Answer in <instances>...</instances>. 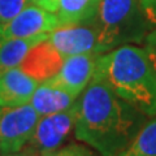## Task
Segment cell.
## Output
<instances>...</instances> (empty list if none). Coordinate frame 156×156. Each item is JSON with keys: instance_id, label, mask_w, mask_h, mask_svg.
<instances>
[{"instance_id": "1", "label": "cell", "mask_w": 156, "mask_h": 156, "mask_svg": "<svg viewBox=\"0 0 156 156\" xmlns=\"http://www.w3.org/2000/svg\"><path fill=\"white\" fill-rule=\"evenodd\" d=\"M147 117L101 81L92 80L78 100L74 135L100 156H119Z\"/></svg>"}, {"instance_id": "2", "label": "cell", "mask_w": 156, "mask_h": 156, "mask_svg": "<svg viewBox=\"0 0 156 156\" xmlns=\"http://www.w3.org/2000/svg\"><path fill=\"white\" fill-rule=\"evenodd\" d=\"M92 80L146 116H156V70L143 47L128 44L99 55Z\"/></svg>"}, {"instance_id": "3", "label": "cell", "mask_w": 156, "mask_h": 156, "mask_svg": "<svg viewBox=\"0 0 156 156\" xmlns=\"http://www.w3.org/2000/svg\"><path fill=\"white\" fill-rule=\"evenodd\" d=\"M98 33V55L128 44H143L152 30L139 0H100L92 18Z\"/></svg>"}, {"instance_id": "4", "label": "cell", "mask_w": 156, "mask_h": 156, "mask_svg": "<svg viewBox=\"0 0 156 156\" xmlns=\"http://www.w3.org/2000/svg\"><path fill=\"white\" fill-rule=\"evenodd\" d=\"M41 116L27 103L16 107H0V152H17L29 143Z\"/></svg>"}, {"instance_id": "5", "label": "cell", "mask_w": 156, "mask_h": 156, "mask_svg": "<svg viewBox=\"0 0 156 156\" xmlns=\"http://www.w3.org/2000/svg\"><path fill=\"white\" fill-rule=\"evenodd\" d=\"M77 115L78 100L65 111L42 116L27 144L41 156H46L58 150L74 130Z\"/></svg>"}, {"instance_id": "6", "label": "cell", "mask_w": 156, "mask_h": 156, "mask_svg": "<svg viewBox=\"0 0 156 156\" xmlns=\"http://www.w3.org/2000/svg\"><path fill=\"white\" fill-rule=\"evenodd\" d=\"M60 26L61 23L56 13L31 3L9 22L0 25V41L50 34Z\"/></svg>"}, {"instance_id": "7", "label": "cell", "mask_w": 156, "mask_h": 156, "mask_svg": "<svg viewBox=\"0 0 156 156\" xmlns=\"http://www.w3.org/2000/svg\"><path fill=\"white\" fill-rule=\"evenodd\" d=\"M48 42L64 58L82 53H98V33L92 20L74 25H61L50 33Z\"/></svg>"}, {"instance_id": "8", "label": "cell", "mask_w": 156, "mask_h": 156, "mask_svg": "<svg viewBox=\"0 0 156 156\" xmlns=\"http://www.w3.org/2000/svg\"><path fill=\"white\" fill-rule=\"evenodd\" d=\"M98 56V53H82L66 57L60 70L47 82L74 96H80L92 81Z\"/></svg>"}, {"instance_id": "9", "label": "cell", "mask_w": 156, "mask_h": 156, "mask_svg": "<svg viewBox=\"0 0 156 156\" xmlns=\"http://www.w3.org/2000/svg\"><path fill=\"white\" fill-rule=\"evenodd\" d=\"M64 60L65 58L47 39L27 53L20 64V69L41 83L55 76L60 70Z\"/></svg>"}, {"instance_id": "10", "label": "cell", "mask_w": 156, "mask_h": 156, "mask_svg": "<svg viewBox=\"0 0 156 156\" xmlns=\"http://www.w3.org/2000/svg\"><path fill=\"white\" fill-rule=\"evenodd\" d=\"M39 82L18 68L4 70L0 76V107H16L30 103Z\"/></svg>"}, {"instance_id": "11", "label": "cell", "mask_w": 156, "mask_h": 156, "mask_svg": "<svg viewBox=\"0 0 156 156\" xmlns=\"http://www.w3.org/2000/svg\"><path fill=\"white\" fill-rule=\"evenodd\" d=\"M77 98L78 96L44 81L41 82L34 91L30 104L42 117L68 109L77 101Z\"/></svg>"}, {"instance_id": "12", "label": "cell", "mask_w": 156, "mask_h": 156, "mask_svg": "<svg viewBox=\"0 0 156 156\" xmlns=\"http://www.w3.org/2000/svg\"><path fill=\"white\" fill-rule=\"evenodd\" d=\"M48 35L50 34H39L29 38H12L0 41V66L3 72L17 68L34 47L47 41Z\"/></svg>"}, {"instance_id": "13", "label": "cell", "mask_w": 156, "mask_h": 156, "mask_svg": "<svg viewBox=\"0 0 156 156\" xmlns=\"http://www.w3.org/2000/svg\"><path fill=\"white\" fill-rule=\"evenodd\" d=\"M100 0H58L57 17L61 25L89 22L95 17Z\"/></svg>"}, {"instance_id": "14", "label": "cell", "mask_w": 156, "mask_h": 156, "mask_svg": "<svg viewBox=\"0 0 156 156\" xmlns=\"http://www.w3.org/2000/svg\"><path fill=\"white\" fill-rule=\"evenodd\" d=\"M119 156H156V116L147 120Z\"/></svg>"}, {"instance_id": "15", "label": "cell", "mask_w": 156, "mask_h": 156, "mask_svg": "<svg viewBox=\"0 0 156 156\" xmlns=\"http://www.w3.org/2000/svg\"><path fill=\"white\" fill-rule=\"evenodd\" d=\"M29 4L30 0H0V25L9 22Z\"/></svg>"}, {"instance_id": "16", "label": "cell", "mask_w": 156, "mask_h": 156, "mask_svg": "<svg viewBox=\"0 0 156 156\" xmlns=\"http://www.w3.org/2000/svg\"><path fill=\"white\" fill-rule=\"evenodd\" d=\"M46 156H100V155L95 150H91L85 144L69 143Z\"/></svg>"}, {"instance_id": "17", "label": "cell", "mask_w": 156, "mask_h": 156, "mask_svg": "<svg viewBox=\"0 0 156 156\" xmlns=\"http://www.w3.org/2000/svg\"><path fill=\"white\" fill-rule=\"evenodd\" d=\"M143 50L147 53L151 64L154 65L155 70H156V27H154L152 30L147 34V37L144 38Z\"/></svg>"}, {"instance_id": "18", "label": "cell", "mask_w": 156, "mask_h": 156, "mask_svg": "<svg viewBox=\"0 0 156 156\" xmlns=\"http://www.w3.org/2000/svg\"><path fill=\"white\" fill-rule=\"evenodd\" d=\"M139 3L151 25L156 27V0H139Z\"/></svg>"}, {"instance_id": "19", "label": "cell", "mask_w": 156, "mask_h": 156, "mask_svg": "<svg viewBox=\"0 0 156 156\" xmlns=\"http://www.w3.org/2000/svg\"><path fill=\"white\" fill-rule=\"evenodd\" d=\"M33 4H35L38 7L44 8L46 11H50L52 13L57 12L58 8V0H30Z\"/></svg>"}, {"instance_id": "20", "label": "cell", "mask_w": 156, "mask_h": 156, "mask_svg": "<svg viewBox=\"0 0 156 156\" xmlns=\"http://www.w3.org/2000/svg\"><path fill=\"white\" fill-rule=\"evenodd\" d=\"M4 156H41L34 148H31L29 144H26L23 148H21L17 152H13V154H9V155H4Z\"/></svg>"}, {"instance_id": "21", "label": "cell", "mask_w": 156, "mask_h": 156, "mask_svg": "<svg viewBox=\"0 0 156 156\" xmlns=\"http://www.w3.org/2000/svg\"><path fill=\"white\" fill-rule=\"evenodd\" d=\"M2 73H3V69H2V66H0V76H2Z\"/></svg>"}]
</instances>
